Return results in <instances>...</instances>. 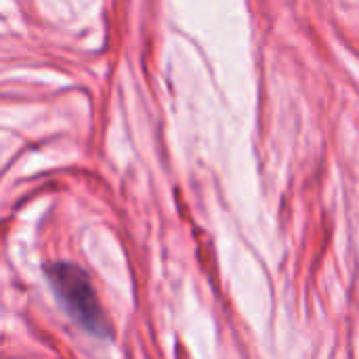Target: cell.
I'll list each match as a JSON object with an SVG mask.
<instances>
[{"label":"cell","mask_w":359,"mask_h":359,"mask_svg":"<svg viewBox=\"0 0 359 359\" xmlns=\"http://www.w3.org/2000/svg\"><path fill=\"white\" fill-rule=\"evenodd\" d=\"M46 280L50 282V288L63 309L80 328L101 339L111 334V326L103 307L99 305L90 278L80 265L69 261L50 263L46 265Z\"/></svg>","instance_id":"obj_1"}]
</instances>
